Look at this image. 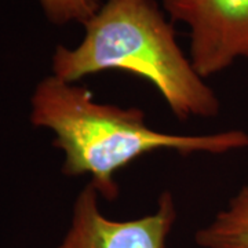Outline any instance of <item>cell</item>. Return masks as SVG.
Listing matches in <instances>:
<instances>
[{
    "label": "cell",
    "instance_id": "cell-1",
    "mask_svg": "<svg viewBox=\"0 0 248 248\" xmlns=\"http://www.w3.org/2000/svg\"><path fill=\"white\" fill-rule=\"evenodd\" d=\"M31 123L54 133L53 146L63 153L62 172L90 175L107 202L119 197L116 174L156 151L223 155L248 146V134L229 130L205 135L156 131L140 108L98 104L86 86L47 76L31 98Z\"/></svg>",
    "mask_w": 248,
    "mask_h": 248
},
{
    "label": "cell",
    "instance_id": "cell-2",
    "mask_svg": "<svg viewBox=\"0 0 248 248\" xmlns=\"http://www.w3.org/2000/svg\"><path fill=\"white\" fill-rule=\"evenodd\" d=\"M83 27L76 48L57 46L54 76L76 83L99 72H128L149 81L182 122L218 115L219 99L184 54L172 22L155 0H107Z\"/></svg>",
    "mask_w": 248,
    "mask_h": 248
},
{
    "label": "cell",
    "instance_id": "cell-3",
    "mask_svg": "<svg viewBox=\"0 0 248 248\" xmlns=\"http://www.w3.org/2000/svg\"><path fill=\"white\" fill-rule=\"evenodd\" d=\"M171 22L190 28V61L205 79L248 58V0H163Z\"/></svg>",
    "mask_w": 248,
    "mask_h": 248
},
{
    "label": "cell",
    "instance_id": "cell-4",
    "mask_svg": "<svg viewBox=\"0 0 248 248\" xmlns=\"http://www.w3.org/2000/svg\"><path fill=\"white\" fill-rule=\"evenodd\" d=\"M98 190L91 182L81 189L65 237L55 248H166L177 221V207L170 190L159 197L152 214L128 221H116L99 208Z\"/></svg>",
    "mask_w": 248,
    "mask_h": 248
},
{
    "label": "cell",
    "instance_id": "cell-5",
    "mask_svg": "<svg viewBox=\"0 0 248 248\" xmlns=\"http://www.w3.org/2000/svg\"><path fill=\"white\" fill-rule=\"evenodd\" d=\"M195 240L202 248H248V185L232 197L213 222L196 232Z\"/></svg>",
    "mask_w": 248,
    "mask_h": 248
},
{
    "label": "cell",
    "instance_id": "cell-6",
    "mask_svg": "<svg viewBox=\"0 0 248 248\" xmlns=\"http://www.w3.org/2000/svg\"><path fill=\"white\" fill-rule=\"evenodd\" d=\"M39 3L46 17L54 25L84 24L102 6L99 0H39Z\"/></svg>",
    "mask_w": 248,
    "mask_h": 248
}]
</instances>
